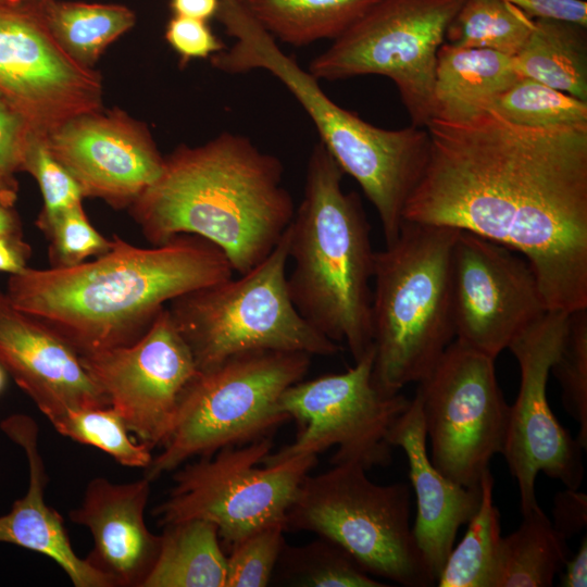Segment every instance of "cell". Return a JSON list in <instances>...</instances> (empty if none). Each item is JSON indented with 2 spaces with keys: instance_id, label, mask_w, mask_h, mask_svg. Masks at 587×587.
Listing matches in <instances>:
<instances>
[{
  "instance_id": "obj_47",
  "label": "cell",
  "mask_w": 587,
  "mask_h": 587,
  "mask_svg": "<svg viewBox=\"0 0 587 587\" xmlns=\"http://www.w3.org/2000/svg\"><path fill=\"white\" fill-rule=\"evenodd\" d=\"M0 1H8V2H21V1H28V0H0Z\"/></svg>"
},
{
  "instance_id": "obj_14",
  "label": "cell",
  "mask_w": 587,
  "mask_h": 587,
  "mask_svg": "<svg viewBox=\"0 0 587 587\" xmlns=\"http://www.w3.org/2000/svg\"><path fill=\"white\" fill-rule=\"evenodd\" d=\"M102 91L99 73L59 46L33 0L0 1V97L36 134L102 108Z\"/></svg>"
},
{
  "instance_id": "obj_5",
  "label": "cell",
  "mask_w": 587,
  "mask_h": 587,
  "mask_svg": "<svg viewBox=\"0 0 587 587\" xmlns=\"http://www.w3.org/2000/svg\"><path fill=\"white\" fill-rule=\"evenodd\" d=\"M459 230L403 221L375 252L373 378L387 394L420 383L455 339L451 257Z\"/></svg>"
},
{
  "instance_id": "obj_32",
  "label": "cell",
  "mask_w": 587,
  "mask_h": 587,
  "mask_svg": "<svg viewBox=\"0 0 587 587\" xmlns=\"http://www.w3.org/2000/svg\"><path fill=\"white\" fill-rule=\"evenodd\" d=\"M487 110L525 126L587 124V101L523 76L498 95Z\"/></svg>"
},
{
  "instance_id": "obj_42",
  "label": "cell",
  "mask_w": 587,
  "mask_h": 587,
  "mask_svg": "<svg viewBox=\"0 0 587 587\" xmlns=\"http://www.w3.org/2000/svg\"><path fill=\"white\" fill-rule=\"evenodd\" d=\"M560 586H587V538L584 536L574 555H570L560 571Z\"/></svg>"
},
{
  "instance_id": "obj_18",
  "label": "cell",
  "mask_w": 587,
  "mask_h": 587,
  "mask_svg": "<svg viewBox=\"0 0 587 587\" xmlns=\"http://www.w3.org/2000/svg\"><path fill=\"white\" fill-rule=\"evenodd\" d=\"M0 365L48 419L64 409L108 407L80 354L0 290Z\"/></svg>"
},
{
  "instance_id": "obj_46",
  "label": "cell",
  "mask_w": 587,
  "mask_h": 587,
  "mask_svg": "<svg viewBox=\"0 0 587 587\" xmlns=\"http://www.w3.org/2000/svg\"><path fill=\"white\" fill-rule=\"evenodd\" d=\"M7 372L3 370V367L0 365V394L3 391L5 384H7Z\"/></svg>"
},
{
  "instance_id": "obj_20",
  "label": "cell",
  "mask_w": 587,
  "mask_h": 587,
  "mask_svg": "<svg viewBox=\"0 0 587 587\" xmlns=\"http://www.w3.org/2000/svg\"><path fill=\"white\" fill-rule=\"evenodd\" d=\"M426 438L421 400L415 392L392 424L388 442L401 448L407 457L417 509L413 535L436 583L459 528L467 524L478 509L480 487H464L441 474L427 453Z\"/></svg>"
},
{
  "instance_id": "obj_13",
  "label": "cell",
  "mask_w": 587,
  "mask_h": 587,
  "mask_svg": "<svg viewBox=\"0 0 587 587\" xmlns=\"http://www.w3.org/2000/svg\"><path fill=\"white\" fill-rule=\"evenodd\" d=\"M569 314L546 311L509 345L520 367V388L510 405L502 454L520 492L521 512L538 504L537 474L542 472L566 488L584 480L583 448L551 411L547 387L566 332Z\"/></svg>"
},
{
  "instance_id": "obj_15",
  "label": "cell",
  "mask_w": 587,
  "mask_h": 587,
  "mask_svg": "<svg viewBox=\"0 0 587 587\" xmlns=\"http://www.w3.org/2000/svg\"><path fill=\"white\" fill-rule=\"evenodd\" d=\"M80 359L138 441L151 449L162 447L180 397L199 372L167 307L136 341L80 354Z\"/></svg>"
},
{
  "instance_id": "obj_37",
  "label": "cell",
  "mask_w": 587,
  "mask_h": 587,
  "mask_svg": "<svg viewBox=\"0 0 587 587\" xmlns=\"http://www.w3.org/2000/svg\"><path fill=\"white\" fill-rule=\"evenodd\" d=\"M165 39L183 62L212 57L226 47L214 35L208 21L173 15L165 28Z\"/></svg>"
},
{
  "instance_id": "obj_24",
  "label": "cell",
  "mask_w": 587,
  "mask_h": 587,
  "mask_svg": "<svg viewBox=\"0 0 587 587\" xmlns=\"http://www.w3.org/2000/svg\"><path fill=\"white\" fill-rule=\"evenodd\" d=\"M157 561L142 587H225L217 527L201 519L163 526Z\"/></svg>"
},
{
  "instance_id": "obj_11",
  "label": "cell",
  "mask_w": 587,
  "mask_h": 587,
  "mask_svg": "<svg viewBox=\"0 0 587 587\" xmlns=\"http://www.w3.org/2000/svg\"><path fill=\"white\" fill-rule=\"evenodd\" d=\"M495 360L454 339L416 394L430 461L450 480L479 488L489 463L502 453L510 415Z\"/></svg>"
},
{
  "instance_id": "obj_27",
  "label": "cell",
  "mask_w": 587,
  "mask_h": 587,
  "mask_svg": "<svg viewBox=\"0 0 587 587\" xmlns=\"http://www.w3.org/2000/svg\"><path fill=\"white\" fill-rule=\"evenodd\" d=\"M565 539L536 504L501 538L496 587H550L570 557Z\"/></svg>"
},
{
  "instance_id": "obj_10",
  "label": "cell",
  "mask_w": 587,
  "mask_h": 587,
  "mask_svg": "<svg viewBox=\"0 0 587 587\" xmlns=\"http://www.w3.org/2000/svg\"><path fill=\"white\" fill-rule=\"evenodd\" d=\"M463 1L382 0L315 57L308 71L319 80L386 76L411 125L426 127L434 113L437 53Z\"/></svg>"
},
{
  "instance_id": "obj_28",
  "label": "cell",
  "mask_w": 587,
  "mask_h": 587,
  "mask_svg": "<svg viewBox=\"0 0 587 587\" xmlns=\"http://www.w3.org/2000/svg\"><path fill=\"white\" fill-rule=\"evenodd\" d=\"M467 524L445 562L436 582L439 587H496L502 536L490 472L480 482V502Z\"/></svg>"
},
{
  "instance_id": "obj_33",
  "label": "cell",
  "mask_w": 587,
  "mask_h": 587,
  "mask_svg": "<svg viewBox=\"0 0 587 587\" xmlns=\"http://www.w3.org/2000/svg\"><path fill=\"white\" fill-rule=\"evenodd\" d=\"M550 374L558 379L565 411L578 425L577 441L587 447V309L569 314L567 327Z\"/></svg>"
},
{
  "instance_id": "obj_19",
  "label": "cell",
  "mask_w": 587,
  "mask_h": 587,
  "mask_svg": "<svg viewBox=\"0 0 587 587\" xmlns=\"http://www.w3.org/2000/svg\"><path fill=\"white\" fill-rule=\"evenodd\" d=\"M151 480L115 484L96 477L86 486L80 505L70 520L87 527L93 548L86 560L115 587H142L161 548V535L145 521Z\"/></svg>"
},
{
  "instance_id": "obj_25",
  "label": "cell",
  "mask_w": 587,
  "mask_h": 587,
  "mask_svg": "<svg viewBox=\"0 0 587 587\" xmlns=\"http://www.w3.org/2000/svg\"><path fill=\"white\" fill-rule=\"evenodd\" d=\"M47 29L77 63L90 67L113 41L136 23L125 5L61 0H33Z\"/></svg>"
},
{
  "instance_id": "obj_16",
  "label": "cell",
  "mask_w": 587,
  "mask_h": 587,
  "mask_svg": "<svg viewBox=\"0 0 587 587\" xmlns=\"http://www.w3.org/2000/svg\"><path fill=\"white\" fill-rule=\"evenodd\" d=\"M451 292L455 339L492 359L548 311L528 262L469 232L453 243Z\"/></svg>"
},
{
  "instance_id": "obj_26",
  "label": "cell",
  "mask_w": 587,
  "mask_h": 587,
  "mask_svg": "<svg viewBox=\"0 0 587 587\" xmlns=\"http://www.w3.org/2000/svg\"><path fill=\"white\" fill-rule=\"evenodd\" d=\"M277 40L305 46L335 40L382 0H240Z\"/></svg>"
},
{
  "instance_id": "obj_3",
  "label": "cell",
  "mask_w": 587,
  "mask_h": 587,
  "mask_svg": "<svg viewBox=\"0 0 587 587\" xmlns=\"http://www.w3.org/2000/svg\"><path fill=\"white\" fill-rule=\"evenodd\" d=\"M283 173L277 157L224 132L164 157L160 176L129 207L130 214L153 246L198 236L241 275L271 253L292 221L296 208Z\"/></svg>"
},
{
  "instance_id": "obj_1",
  "label": "cell",
  "mask_w": 587,
  "mask_h": 587,
  "mask_svg": "<svg viewBox=\"0 0 587 587\" xmlns=\"http://www.w3.org/2000/svg\"><path fill=\"white\" fill-rule=\"evenodd\" d=\"M425 128L403 221L507 247L528 262L548 311L587 309V124L525 126L486 110Z\"/></svg>"
},
{
  "instance_id": "obj_2",
  "label": "cell",
  "mask_w": 587,
  "mask_h": 587,
  "mask_svg": "<svg viewBox=\"0 0 587 587\" xmlns=\"http://www.w3.org/2000/svg\"><path fill=\"white\" fill-rule=\"evenodd\" d=\"M233 273L225 254L198 236L142 248L113 235L110 250L90 262L10 275L5 295L86 354L136 341L165 303Z\"/></svg>"
},
{
  "instance_id": "obj_39",
  "label": "cell",
  "mask_w": 587,
  "mask_h": 587,
  "mask_svg": "<svg viewBox=\"0 0 587 587\" xmlns=\"http://www.w3.org/2000/svg\"><path fill=\"white\" fill-rule=\"evenodd\" d=\"M551 523L565 539L584 530L587 525V494L571 488L557 492Z\"/></svg>"
},
{
  "instance_id": "obj_41",
  "label": "cell",
  "mask_w": 587,
  "mask_h": 587,
  "mask_svg": "<svg viewBox=\"0 0 587 587\" xmlns=\"http://www.w3.org/2000/svg\"><path fill=\"white\" fill-rule=\"evenodd\" d=\"M32 254L30 246L23 236L0 237V272L17 274L27 267Z\"/></svg>"
},
{
  "instance_id": "obj_31",
  "label": "cell",
  "mask_w": 587,
  "mask_h": 587,
  "mask_svg": "<svg viewBox=\"0 0 587 587\" xmlns=\"http://www.w3.org/2000/svg\"><path fill=\"white\" fill-rule=\"evenodd\" d=\"M48 421L62 436L100 449L121 465L146 470L152 461V449L130 437L123 419L110 405L64 409Z\"/></svg>"
},
{
  "instance_id": "obj_9",
  "label": "cell",
  "mask_w": 587,
  "mask_h": 587,
  "mask_svg": "<svg viewBox=\"0 0 587 587\" xmlns=\"http://www.w3.org/2000/svg\"><path fill=\"white\" fill-rule=\"evenodd\" d=\"M272 451L264 437L225 447L175 470L168 497L153 511L162 526L191 519L213 523L229 548L286 514L317 455H300L273 466L262 465Z\"/></svg>"
},
{
  "instance_id": "obj_23",
  "label": "cell",
  "mask_w": 587,
  "mask_h": 587,
  "mask_svg": "<svg viewBox=\"0 0 587 587\" xmlns=\"http://www.w3.org/2000/svg\"><path fill=\"white\" fill-rule=\"evenodd\" d=\"M513 63L520 76L587 101V26L535 18Z\"/></svg>"
},
{
  "instance_id": "obj_34",
  "label": "cell",
  "mask_w": 587,
  "mask_h": 587,
  "mask_svg": "<svg viewBox=\"0 0 587 587\" xmlns=\"http://www.w3.org/2000/svg\"><path fill=\"white\" fill-rule=\"evenodd\" d=\"M36 226L49 240L52 267H70L110 250L112 239L103 237L88 221L83 203L54 215L36 220Z\"/></svg>"
},
{
  "instance_id": "obj_22",
  "label": "cell",
  "mask_w": 587,
  "mask_h": 587,
  "mask_svg": "<svg viewBox=\"0 0 587 587\" xmlns=\"http://www.w3.org/2000/svg\"><path fill=\"white\" fill-rule=\"evenodd\" d=\"M520 77L510 55L444 42L437 53L433 117L460 121L486 111Z\"/></svg>"
},
{
  "instance_id": "obj_7",
  "label": "cell",
  "mask_w": 587,
  "mask_h": 587,
  "mask_svg": "<svg viewBox=\"0 0 587 587\" xmlns=\"http://www.w3.org/2000/svg\"><path fill=\"white\" fill-rule=\"evenodd\" d=\"M311 357L295 351H252L199 371L185 388L162 452L145 477L154 480L192 458L264 437L290 420L283 392L305 376Z\"/></svg>"
},
{
  "instance_id": "obj_43",
  "label": "cell",
  "mask_w": 587,
  "mask_h": 587,
  "mask_svg": "<svg viewBox=\"0 0 587 587\" xmlns=\"http://www.w3.org/2000/svg\"><path fill=\"white\" fill-rule=\"evenodd\" d=\"M220 0H170L173 15L209 21L215 16Z\"/></svg>"
},
{
  "instance_id": "obj_17",
  "label": "cell",
  "mask_w": 587,
  "mask_h": 587,
  "mask_svg": "<svg viewBox=\"0 0 587 587\" xmlns=\"http://www.w3.org/2000/svg\"><path fill=\"white\" fill-rule=\"evenodd\" d=\"M84 198L129 208L160 176L164 157L147 127L121 110L76 115L43 136Z\"/></svg>"
},
{
  "instance_id": "obj_40",
  "label": "cell",
  "mask_w": 587,
  "mask_h": 587,
  "mask_svg": "<svg viewBox=\"0 0 587 587\" xmlns=\"http://www.w3.org/2000/svg\"><path fill=\"white\" fill-rule=\"evenodd\" d=\"M532 18H549L587 26L585 0H502Z\"/></svg>"
},
{
  "instance_id": "obj_21",
  "label": "cell",
  "mask_w": 587,
  "mask_h": 587,
  "mask_svg": "<svg viewBox=\"0 0 587 587\" xmlns=\"http://www.w3.org/2000/svg\"><path fill=\"white\" fill-rule=\"evenodd\" d=\"M0 429L23 448L29 473L24 497L15 500L10 512L0 516V542L52 559L75 587H115L111 578L75 553L62 516L45 502L48 475L38 446L39 427L35 420L25 414H12L0 422Z\"/></svg>"
},
{
  "instance_id": "obj_38",
  "label": "cell",
  "mask_w": 587,
  "mask_h": 587,
  "mask_svg": "<svg viewBox=\"0 0 587 587\" xmlns=\"http://www.w3.org/2000/svg\"><path fill=\"white\" fill-rule=\"evenodd\" d=\"M32 133L35 132L27 120L0 97L1 179L16 183L14 175L21 172L24 152Z\"/></svg>"
},
{
  "instance_id": "obj_30",
  "label": "cell",
  "mask_w": 587,
  "mask_h": 587,
  "mask_svg": "<svg viewBox=\"0 0 587 587\" xmlns=\"http://www.w3.org/2000/svg\"><path fill=\"white\" fill-rule=\"evenodd\" d=\"M534 20L502 0H464L445 38L455 47L490 49L513 58L532 33Z\"/></svg>"
},
{
  "instance_id": "obj_29",
  "label": "cell",
  "mask_w": 587,
  "mask_h": 587,
  "mask_svg": "<svg viewBox=\"0 0 587 587\" xmlns=\"http://www.w3.org/2000/svg\"><path fill=\"white\" fill-rule=\"evenodd\" d=\"M300 587H386L339 545L320 537L302 546L284 545L273 577Z\"/></svg>"
},
{
  "instance_id": "obj_12",
  "label": "cell",
  "mask_w": 587,
  "mask_h": 587,
  "mask_svg": "<svg viewBox=\"0 0 587 587\" xmlns=\"http://www.w3.org/2000/svg\"><path fill=\"white\" fill-rule=\"evenodd\" d=\"M374 346L354 366L288 387L279 408L298 426L296 439L270 452L262 465L273 466L300 455H317L337 447L330 463H359L364 469L386 466L392 460L389 430L411 399L383 391L374 382Z\"/></svg>"
},
{
  "instance_id": "obj_8",
  "label": "cell",
  "mask_w": 587,
  "mask_h": 587,
  "mask_svg": "<svg viewBox=\"0 0 587 587\" xmlns=\"http://www.w3.org/2000/svg\"><path fill=\"white\" fill-rule=\"evenodd\" d=\"M366 471L349 462L308 474L287 511V530L334 541L374 577L405 587L436 585L410 524V487L376 484Z\"/></svg>"
},
{
  "instance_id": "obj_36",
  "label": "cell",
  "mask_w": 587,
  "mask_h": 587,
  "mask_svg": "<svg viewBox=\"0 0 587 587\" xmlns=\"http://www.w3.org/2000/svg\"><path fill=\"white\" fill-rule=\"evenodd\" d=\"M21 171L29 173L37 182L43 208L38 218H46L83 202L82 189L71 173L54 158L43 136H29Z\"/></svg>"
},
{
  "instance_id": "obj_44",
  "label": "cell",
  "mask_w": 587,
  "mask_h": 587,
  "mask_svg": "<svg viewBox=\"0 0 587 587\" xmlns=\"http://www.w3.org/2000/svg\"><path fill=\"white\" fill-rule=\"evenodd\" d=\"M4 236H23V232L14 207L0 200V237Z\"/></svg>"
},
{
  "instance_id": "obj_6",
  "label": "cell",
  "mask_w": 587,
  "mask_h": 587,
  "mask_svg": "<svg viewBox=\"0 0 587 587\" xmlns=\"http://www.w3.org/2000/svg\"><path fill=\"white\" fill-rule=\"evenodd\" d=\"M289 230L249 272L187 292L167 307L199 371L252 351L329 357L340 350L295 308L287 287Z\"/></svg>"
},
{
  "instance_id": "obj_4",
  "label": "cell",
  "mask_w": 587,
  "mask_h": 587,
  "mask_svg": "<svg viewBox=\"0 0 587 587\" xmlns=\"http://www.w3.org/2000/svg\"><path fill=\"white\" fill-rule=\"evenodd\" d=\"M344 172L317 142L303 197L289 230L290 299L316 330L345 344L354 362L373 346L371 283L375 252L359 195L342 189Z\"/></svg>"
},
{
  "instance_id": "obj_35",
  "label": "cell",
  "mask_w": 587,
  "mask_h": 587,
  "mask_svg": "<svg viewBox=\"0 0 587 587\" xmlns=\"http://www.w3.org/2000/svg\"><path fill=\"white\" fill-rule=\"evenodd\" d=\"M283 523L262 527L229 548L226 555L225 587H264L286 544Z\"/></svg>"
},
{
  "instance_id": "obj_45",
  "label": "cell",
  "mask_w": 587,
  "mask_h": 587,
  "mask_svg": "<svg viewBox=\"0 0 587 587\" xmlns=\"http://www.w3.org/2000/svg\"><path fill=\"white\" fill-rule=\"evenodd\" d=\"M17 198V184L9 183L0 178V200L8 205L14 207Z\"/></svg>"
}]
</instances>
